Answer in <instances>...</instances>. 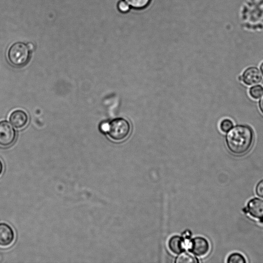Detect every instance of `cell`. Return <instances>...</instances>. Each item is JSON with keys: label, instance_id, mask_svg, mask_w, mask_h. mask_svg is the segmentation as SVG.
I'll use <instances>...</instances> for the list:
<instances>
[{"label": "cell", "instance_id": "6da1fadb", "mask_svg": "<svg viewBox=\"0 0 263 263\" xmlns=\"http://www.w3.org/2000/svg\"><path fill=\"white\" fill-rule=\"evenodd\" d=\"M254 133L251 126L238 124L233 126L226 135L225 141L229 151L235 155H242L251 148Z\"/></svg>", "mask_w": 263, "mask_h": 263}, {"label": "cell", "instance_id": "7a4b0ae2", "mask_svg": "<svg viewBox=\"0 0 263 263\" xmlns=\"http://www.w3.org/2000/svg\"><path fill=\"white\" fill-rule=\"evenodd\" d=\"M7 57L12 65L21 67L28 63L30 59V50L25 43L16 42L9 48Z\"/></svg>", "mask_w": 263, "mask_h": 263}, {"label": "cell", "instance_id": "3957f363", "mask_svg": "<svg viewBox=\"0 0 263 263\" xmlns=\"http://www.w3.org/2000/svg\"><path fill=\"white\" fill-rule=\"evenodd\" d=\"M130 131V127L129 122L123 118H118L107 124L105 132L112 140L121 141L128 136Z\"/></svg>", "mask_w": 263, "mask_h": 263}, {"label": "cell", "instance_id": "277c9868", "mask_svg": "<svg viewBox=\"0 0 263 263\" xmlns=\"http://www.w3.org/2000/svg\"><path fill=\"white\" fill-rule=\"evenodd\" d=\"M16 131L7 121H0V146L7 147L13 143L16 139Z\"/></svg>", "mask_w": 263, "mask_h": 263}, {"label": "cell", "instance_id": "5b68a950", "mask_svg": "<svg viewBox=\"0 0 263 263\" xmlns=\"http://www.w3.org/2000/svg\"><path fill=\"white\" fill-rule=\"evenodd\" d=\"M210 243L208 240L201 236L193 238L190 242L189 250L197 256H203L210 250Z\"/></svg>", "mask_w": 263, "mask_h": 263}, {"label": "cell", "instance_id": "8992f818", "mask_svg": "<svg viewBox=\"0 0 263 263\" xmlns=\"http://www.w3.org/2000/svg\"><path fill=\"white\" fill-rule=\"evenodd\" d=\"M246 212L252 217L263 222V200L257 197L250 199L246 208Z\"/></svg>", "mask_w": 263, "mask_h": 263}, {"label": "cell", "instance_id": "52a82bcc", "mask_svg": "<svg viewBox=\"0 0 263 263\" xmlns=\"http://www.w3.org/2000/svg\"><path fill=\"white\" fill-rule=\"evenodd\" d=\"M241 78L245 84L251 86L260 83L262 80V76L258 68L251 66L245 70Z\"/></svg>", "mask_w": 263, "mask_h": 263}, {"label": "cell", "instance_id": "ba28073f", "mask_svg": "<svg viewBox=\"0 0 263 263\" xmlns=\"http://www.w3.org/2000/svg\"><path fill=\"white\" fill-rule=\"evenodd\" d=\"M14 237V232L12 227L6 223H1L0 246H9L13 242Z\"/></svg>", "mask_w": 263, "mask_h": 263}, {"label": "cell", "instance_id": "9c48e42d", "mask_svg": "<svg viewBox=\"0 0 263 263\" xmlns=\"http://www.w3.org/2000/svg\"><path fill=\"white\" fill-rule=\"evenodd\" d=\"M9 120L15 127L20 129L27 125L28 122V116L25 111L16 109L10 114Z\"/></svg>", "mask_w": 263, "mask_h": 263}, {"label": "cell", "instance_id": "30bf717a", "mask_svg": "<svg viewBox=\"0 0 263 263\" xmlns=\"http://www.w3.org/2000/svg\"><path fill=\"white\" fill-rule=\"evenodd\" d=\"M168 246L173 253L180 254L185 250L184 238L178 235L173 236L168 240Z\"/></svg>", "mask_w": 263, "mask_h": 263}, {"label": "cell", "instance_id": "8fae6325", "mask_svg": "<svg viewBox=\"0 0 263 263\" xmlns=\"http://www.w3.org/2000/svg\"><path fill=\"white\" fill-rule=\"evenodd\" d=\"M133 9L140 10L147 7L151 0H124Z\"/></svg>", "mask_w": 263, "mask_h": 263}, {"label": "cell", "instance_id": "7c38bea8", "mask_svg": "<svg viewBox=\"0 0 263 263\" xmlns=\"http://www.w3.org/2000/svg\"><path fill=\"white\" fill-rule=\"evenodd\" d=\"M175 262L176 263H197L199 261L193 256L187 253H184L179 255Z\"/></svg>", "mask_w": 263, "mask_h": 263}, {"label": "cell", "instance_id": "4fadbf2b", "mask_svg": "<svg viewBox=\"0 0 263 263\" xmlns=\"http://www.w3.org/2000/svg\"><path fill=\"white\" fill-rule=\"evenodd\" d=\"M228 263H246L245 257L240 253L234 252L230 254L227 260Z\"/></svg>", "mask_w": 263, "mask_h": 263}, {"label": "cell", "instance_id": "5bb4252c", "mask_svg": "<svg viewBox=\"0 0 263 263\" xmlns=\"http://www.w3.org/2000/svg\"><path fill=\"white\" fill-rule=\"evenodd\" d=\"M251 98L258 99L263 93V87L261 85H256L251 87L249 91Z\"/></svg>", "mask_w": 263, "mask_h": 263}, {"label": "cell", "instance_id": "9a60e30c", "mask_svg": "<svg viewBox=\"0 0 263 263\" xmlns=\"http://www.w3.org/2000/svg\"><path fill=\"white\" fill-rule=\"evenodd\" d=\"M233 127V122L229 119H223L220 123L219 128L223 133H227Z\"/></svg>", "mask_w": 263, "mask_h": 263}, {"label": "cell", "instance_id": "2e32d148", "mask_svg": "<svg viewBox=\"0 0 263 263\" xmlns=\"http://www.w3.org/2000/svg\"><path fill=\"white\" fill-rule=\"evenodd\" d=\"M117 8L119 12L126 13L129 11L131 7L124 0H120L117 4Z\"/></svg>", "mask_w": 263, "mask_h": 263}, {"label": "cell", "instance_id": "e0dca14e", "mask_svg": "<svg viewBox=\"0 0 263 263\" xmlns=\"http://www.w3.org/2000/svg\"><path fill=\"white\" fill-rule=\"evenodd\" d=\"M255 193L258 197L263 198V179L260 180L256 184Z\"/></svg>", "mask_w": 263, "mask_h": 263}, {"label": "cell", "instance_id": "ac0fdd59", "mask_svg": "<svg viewBox=\"0 0 263 263\" xmlns=\"http://www.w3.org/2000/svg\"><path fill=\"white\" fill-rule=\"evenodd\" d=\"M258 107L260 112L263 114V93L258 101Z\"/></svg>", "mask_w": 263, "mask_h": 263}, {"label": "cell", "instance_id": "d6986e66", "mask_svg": "<svg viewBox=\"0 0 263 263\" xmlns=\"http://www.w3.org/2000/svg\"><path fill=\"white\" fill-rule=\"evenodd\" d=\"M27 45L30 50H32L34 48V46L32 43H29L27 44Z\"/></svg>", "mask_w": 263, "mask_h": 263}, {"label": "cell", "instance_id": "ffe728a7", "mask_svg": "<svg viewBox=\"0 0 263 263\" xmlns=\"http://www.w3.org/2000/svg\"><path fill=\"white\" fill-rule=\"evenodd\" d=\"M3 171V164L2 161L0 160V175L2 174Z\"/></svg>", "mask_w": 263, "mask_h": 263}, {"label": "cell", "instance_id": "44dd1931", "mask_svg": "<svg viewBox=\"0 0 263 263\" xmlns=\"http://www.w3.org/2000/svg\"><path fill=\"white\" fill-rule=\"evenodd\" d=\"M260 69L263 76V62H262L260 65Z\"/></svg>", "mask_w": 263, "mask_h": 263}, {"label": "cell", "instance_id": "7402d4cb", "mask_svg": "<svg viewBox=\"0 0 263 263\" xmlns=\"http://www.w3.org/2000/svg\"><path fill=\"white\" fill-rule=\"evenodd\" d=\"M238 79H239V80L240 81H241V80H242L241 76H239V78H238Z\"/></svg>", "mask_w": 263, "mask_h": 263}]
</instances>
